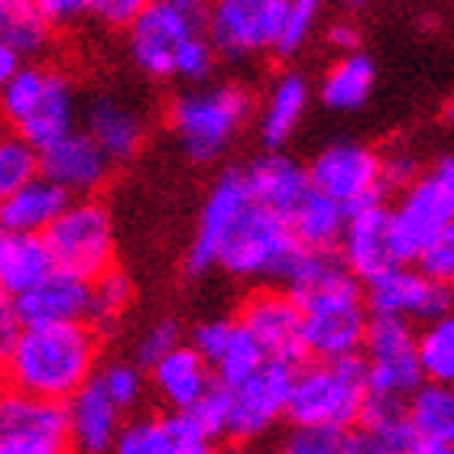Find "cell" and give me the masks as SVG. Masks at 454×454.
<instances>
[{
    "label": "cell",
    "mask_w": 454,
    "mask_h": 454,
    "mask_svg": "<svg viewBox=\"0 0 454 454\" xmlns=\"http://www.w3.org/2000/svg\"><path fill=\"white\" fill-rule=\"evenodd\" d=\"M344 256L332 250H302L286 276V289L302 309L305 350L318 360L350 357L367 338V293Z\"/></svg>",
    "instance_id": "obj_1"
},
{
    "label": "cell",
    "mask_w": 454,
    "mask_h": 454,
    "mask_svg": "<svg viewBox=\"0 0 454 454\" xmlns=\"http://www.w3.org/2000/svg\"><path fill=\"white\" fill-rule=\"evenodd\" d=\"M127 56L150 82H208L218 62L208 0H150L127 29Z\"/></svg>",
    "instance_id": "obj_2"
},
{
    "label": "cell",
    "mask_w": 454,
    "mask_h": 454,
    "mask_svg": "<svg viewBox=\"0 0 454 454\" xmlns=\"http://www.w3.org/2000/svg\"><path fill=\"white\" fill-rule=\"evenodd\" d=\"M98 338L85 322L23 325L4 348V380L10 389L46 399H68L95 377Z\"/></svg>",
    "instance_id": "obj_3"
},
{
    "label": "cell",
    "mask_w": 454,
    "mask_h": 454,
    "mask_svg": "<svg viewBox=\"0 0 454 454\" xmlns=\"http://www.w3.org/2000/svg\"><path fill=\"white\" fill-rule=\"evenodd\" d=\"M254 114V98L237 82H221V85L189 88L172 98L166 123L179 153L192 166H211L218 162L231 146L237 133Z\"/></svg>",
    "instance_id": "obj_4"
},
{
    "label": "cell",
    "mask_w": 454,
    "mask_h": 454,
    "mask_svg": "<svg viewBox=\"0 0 454 454\" xmlns=\"http://www.w3.org/2000/svg\"><path fill=\"white\" fill-rule=\"evenodd\" d=\"M4 121L17 137L46 150L49 143L75 130L78 95L72 78L52 66H23L10 75L0 91Z\"/></svg>",
    "instance_id": "obj_5"
},
{
    "label": "cell",
    "mask_w": 454,
    "mask_h": 454,
    "mask_svg": "<svg viewBox=\"0 0 454 454\" xmlns=\"http://www.w3.org/2000/svg\"><path fill=\"white\" fill-rule=\"evenodd\" d=\"M367 393V360H360L357 354L318 360L312 367L295 370L286 419L293 426L354 428L364 412Z\"/></svg>",
    "instance_id": "obj_6"
},
{
    "label": "cell",
    "mask_w": 454,
    "mask_h": 454,
    "mask_svg": "<svg viewBox=\"0 0 454 454\" xmlns=\"http://www.w3.org/2000/svg\"><path fill=\"white\" fill-rule=\"evenodd\" d=\"M302 250L305 247L295 237L293 221L254 201L224 244L218 270L240 283H286Z\"/></svg>",
    "instance_id": "obj_7"
},
{
    "label": "cell",
    "mask_w": 454,
    "mask_h": 454,
    "mask_svg": "<svg viewBox=\"0 0 454 454\" xmlns=\"http://www.w3.org/2000/svg\"><path fill=\"white\" fill-rule=\"evenodd\" d=\"M293 0H208V33L224 62H250L283 43Z\"/></svg>",
    "instance_id": "obj_8"
},
{
    "label": "cell",
    "mask_w": 454,
    "mask_h": 454,
    "mask_svg": "<svg viewBox=\"0 0 454 454\" xmlns=\"http://www.w3.org/2000/svg\"><path fill=\"white\" fill-rule=\"evenodd\" d=\"M46 244L56 256L59 270L98 279L107 273L117 254L111 211L95 199L68 201V208L49 224Z\"/></svg>",
    "instance_id": "obj_9"
},
{
    "label": "cell",
    "mask_w": 454,
    "mask_h": 454,
    "mask_svg": "<svg viewBox=\"0 0 454 454\" xmlns=\"http://www.w3.org/2000/svg\"><path fill=\"white\" fill-rule=\"evenodd\" d=\"M295 383V364L289 360L266 357V364L237 387H227L231 393V419H227V438L234 445L260 442L266 432H273L276 422L289 412V396Z\"/></svg>",
    "instance_id": "obj_10"
},
{
    "label": "cell",
    "mask_w": 454,
    "mask_h": 454,
    "mask_svg": "<svg viewBox=\"0 0 454 454\" xmlns=\"http://www.w3.org/2000/svg\"><path fill=\"white\" fill-rule=\"evenodd\" d=\"M367 387L380 396L409 399L422 387V364H419V334L409 318L399 315H373L367 325Z\"/></svg>",
    "instance_id": "obj_11"
},
{
    "label": "cell",
    "mask_w": 454,
    "mask_h": 454,
    "mask_svg": "<svg viewBox=\"0 0 454 454\" xmlns=\"http://www.w3.org/2000/svg\"><path fill=\"white\" fill-rule=\"evenodd\" d=\"M254 205L250 192H247L244 169H224L218 179L211 182L208 195L199 208V224H195V237H192L182 270L189 279H205L215 273L224 254V244L234 234L237 221L244 218V211Z\"/></svg>",
    "instance_id": "obj_12"
},
{
    "label": "cell",
    "mask_w": 454,
    "mask_h": 454,
    "mask_svg": "<svg viewBox=\"0 0 454 454\" xmlns=\"http://www.w3.org/2000/svg\"><path fill=\"white\" fill-rule=\"evenodd\" d=\"M72 445V416L62 399L10 389L0 403V454H62Z\"/></svg>",
    "instance_id": "obj_13"
},
{
    "label": "cell",
    "mask_w": 454,
    "mask_h": 454,
    "mask_svg": "<svg viewBox=\"0 0 454 454\" xmlns=\"http://www.w3.org/2000/svg\"><path fill=\"white\" fill-rule=\"evenodd\" d=\"M454 224V192L442 176L426 172L406 185L393 208V250L399 263H416L422 250Z\"/></svg>",
    "instance_id": "obj_14"
},
{
    "label": "cell",
    "mask_w": 454,
    "mask_h": 454,
    "mask_svg": "<svg viewBox=\"0 0 454 454\" xmlns=\"http://www.w3.org/2000/svg\"><path fill=\"white\" fill-rule=\"evenodd\" d=\"M312 185L325 195L344 201L348 211L370 205L387 189L383 182V156L360 143H332L309 166Z\"/></svg>",
    "instance_id": "obj_15"
},
{
    "label": "cell",
    "mask_w": 454,
    "mask_h": 454,
    "mask_svg": "<svg viewBox=\"0 0 454 454\" xmlns=\"http://www.w3.org/2000/svg\"><path fill=\"white\" fill-rule=\"evenodd\" d=\"M451 283H442L426 270L396 263L367 283L370 315H399L409 322H435L451 312Z\"/></svg>",
    "instance_id": "obj_16"
},
{
    "label": "cell",
    "mask_w": 454,
    "mask_h": 454,
    "mask_svg": "<svg viewBox=\"0 0 454 454\" xmlns=\"http://www.w3.org/2000/svg\"><path fill=\"white\" fill-rule=\"evenodd\" d=\"M43 153V176L59 182L72 199H91L98 189H105V182L111 179V169L117 162L107 156L91 133L68 130L66 137H59L56 143H49Z\"/></svg>",
    "instance_id": "obj_17"
},
{
    "label": "cell",
    "mask_w": 454,
    "mask_h": 454,
    "mask_svg": "<svg viewBox=\"0 0 454 454\" xmlns=\"http://www.w3.org/2000/svg\"><path fill=\"white\" fill-rule=\"evenodd\" d=\"M240 322L266 350V357L299 360L309 354L302 334V309L289 293H256L240 309Z\"/></svg>",
    "instance_id": "obj_18"
},
{
    "label": "cell",
    "mask_w": 454,
    "mask_h": 454,
    "mask_svg": "<svg viewBox=\"0 0 454 454\" xmlns=\"http://www.w3.org/2000/svg\"><path fill=\"white\" fill-rule=\"evenodd\" d=\"M91 295L95 279H85L68 270H56L39 286L10 299V309L20 325H59V322H88L91 318Z\"/></svg>",
    "instance_id": "obj_19"
},
{
    "label": "cell",
    "mask_w": 454,
    "mask_h": 454,
    "mask_svg": "<svg viewBox=\"0 0 454 454\" xmlns=\"http://www.w3.org/2000/svg\"><path fill=\"white\" fill-rule=\"evenodd\" d=\"M117 454H208L211 438L192 412L169 409L162 416H143L123 422Z\"/></svg>",
    "instance_id": "obj_20"
},
{
    "label": "cell",
    "mask_w": 454,
    "mask_h": 454,
    "mask_svg": "<svg viewBox=\"0 0 454 454\" xmlns=\"http://www.w3.org/2000/svg\"><path fill=\"white\" fill-rule=\"evenodd\" d=\"M340 256L364 283L399 263L393 250V211L383 208L380 199L350 211L348 231L340 237Z\"/></svg>",
    "instance_id": "obj_21"
},
{
    "label": "cell",
    "mask_w": 454,
    "mask_h": 454,
    "mask_svg": "<svg viewBox=\"0 0 454 454\" xmlns=\"http://www.w3.org/2000/svg\"><path fill=\"white\" fill-rule=\"evenodd\" d=\"M82 123L117 166L137 160L146 143V123H143L140 107L114 91H98L88 98Z\"/></svg>",
    "instance_id": "obj_22"
},
{
    "label": "cell",
    "mask_w": 454,
    "mask_h": 454,
    "mask_svg": "<svg viewBox=\"0 0 454 454\" xmlns=\"http://www.w3.org/2000/svg\"><path fill=\"white\" fill-rule=\"evenodd\" d=\"M150 383L162 406L189 412L218 383V377H215V367L205 360V354L195 344H179V348H172L166 357L153 364Z\"/></svg>",
    "instance_id": "obj_23"
},
{
    "label": "cell",
    "mask_w": 454,
    "mask_h": 454,
    "mask_svg": "<svg viewBox=\"0 0 454 454\" xmlns=\"http://www.w3.org/2000/svg\"><path fill=\"white\" fill-rule=\"evenodd\" d=\"M244 182L256 205H263V208L276 211V215H286V218L299 208L305 192L312 189L309 169H302L299 162L283 156L279 150H266L263 156L247 162Z\"/></svg>",
    "instance_id": "obj_24"
},
{
    "label": "cell",
    "mask_w": 454,
    "mask_h": 454,
    "mask_svg": "<svg viewBox=\"0 0 454 454\" xmlns=\"http://www.w3.org/2000/svg\"><path fill=\"white\" fill-rule=\"evenodd\" d=\"M68 416H72V445L85 454H105L117 445L127 412L107 396V389L95 373L68 399Z\"/></svg>",
    "instance_id": "obj_25"
},
{
    "label": "cell",
    "mask_w": 454,
    "mask_h": 454,
    "mask_svg": "<svg viewBox=\"0 0 454 454\" xmlns=\"http://www.w3.org/2000/svg\"><path fill=\"white\" fill-rule=\"evenodd\" d=\"M56 270L59 263L43 234H27V231L0 234V293L7 299L23 295Z\"/></svg>",
    "instance_id": "obj_26"
},
{
    "label": "cell",
    "mask_w": 454,
    "mask_h": 454,
    "mask_svg": "<svg viewBox=\"0 0 454 454\" xmlns=\"http://www.w3.org/2000/svg\"><path fill=\"white\" fill-rule=\"evenodd\" d=\"M68 195L59 182L49 176H36L33 182L7 192L0 201V227L4 231H27V234H46L49 224L68 208Z\"/></svg>",
    "instance_id": "obj_27"
},
{
    "label": "cell",
    "mask_w": 454,
    "mask_h": 454,
    "mask_svg": "<svg viewBox=\"0 0 454 454\" xmlns=\"http://www.w3.org/2000/svg\"><path fill=\"white\" fill-rule=\"evenodd\" d=\"M409 422L416 428L419 454H454V387L432 383L409 396Z\"/></svg>",
    "instance_id": "obj_28"
},
{
    "label": "cell",
    "mask_w": 454,
    "mask_h": 454,
    "mask_svg": "<svg viewBox=\"0 0 454 454\" xmlns=\"http://www.w3.org/2000/svg\"><path fill=\"white\" fill-rule=\"evenodd\" d=\"M309 111V78L302 72H283L276 78L260 107V140L266 150H283L299 130Z\"/></svg>",
    "instance_id": "obj_29"
},
{
    "label": "cell",
    "mask_w": 454,
    "mask_h": 454,
    "mask_svg": "<svg viewBox=\"0 0 454 454\" xmlns=\"http://www.w3.org/2000/svg\"><path fill=\"white\" fill-rule=\"evenodd\" d=\"M350 211L344 201L325 195L322 189H309L305 199L299 201V208L289 215L295 237L302 240L305 250H334L340 244V237L348 231Z\"/></svg>",
    "instance_id": "obj_30"
},
{
    "label": "cell",
    "mask_w": 454,
    "mask_h": 454,
    "mask_svg": "<svg viewBox=\"0 0 454 454\" xmlns=\"http://www.w3.org/2000/svg\"><path fill=\"white\" fill-rule=\"evenodd\" d=\"M373 82H377L373 59L364 56L360 49L357 52H344L322 78V105L338 114L357 111V107L367 105Z\"/></svg>",
    "instance_id": "obj_31"
},
{
    "label": "cell",
    "mask_w": 454,
    "mask_h": 454,
    "mask_svg": "<svg viewBox=\"0 0 454 454\" xmlns=\"http://www.w3.org/2000/svg\"><path fill=\"white\" fill-rule=\"evenodd\" d=\"M52 23L36 0H0V43L23 59H39L49 49Z\"/></svg>",
    "instance_id": "obj_32"
},
{
    "label": "cell",
    "mask_w": 454,
    "mask_h": 454,
    "mask_svg": "<svg viewBox=\"0 0 454 454\" xmlns=\"http://www.w3.org/2000/svg\"><path fill=\"white\" fill-rule=\"evenodd\" d=\"M419 364L426 380L454 387V312L426 322L419 334Z\"/></svg>",
    "instance_id": "obj_33"
},
{
    "label": "cell",
    "mask_w": 454,
    "mask_h": 454,
    "mask_svg": "<svg viewBox=\"0 0 454 454\" xmlns=\"http://www.w3.org/2000/svg\"><path fill=\"white\" fill-rule=\"evenodd\" d=\"M133 302V283L130 276H123L121 270H107L95 279V295H91V318L88 325L95 332H111L114 325L121 322L123 312Z\"/></svg>",
    "instance_id": "obj_34"
},
{
    "label": "cell",
    "mask_w": 454,
    "mask_h": 454,
    "mask_svg": "<svg viewBox=\"0 0 454 454\" xmlns=\"http://www.w3.org/2000/svg\"><path fill=\"white\" fill-rule=\"evenodd\" d=\"M263 364H266V350L260 348V340L247 332L244 322H237L234 338H231L227 350L221 354L218 364H215V377H218L221 387H237L240 380L256 373Z\"/></svg>",
    "instance_id": "obj_35"
},
{
    "label": "cell",
    "mask_w": 454,
    "mask_h": 454,
    "mask_svg": "<svg viewBox=\"0 0 454 454\" xmlns=\"http://www.w3.org/2000/svg\"><path fill=\"white\" fill-rule=\"evenodd\" d=\"M36 176H43V153H39V146H33L17 133L0 143V195L27 185Z\"/></svg>",
    "instance_id": "obj_36"
},
{
    "label": "cell",
    "mask_w": 454,
    "mask_h": 454,
    "mask_svg": "<svg viewBox=\"0 0 454 454\" xmlns=\"http://www.w3.org/2000/svg\"><path fill=\"white\" fill-rule=\"evenodd\" d=\"M350 428L334 426H293L286 435V454H348Z\"/></svg>",
    "instance_id": "obj_37"
},
{
    "label": "cell",
    "mask_w": 454,
    "mask_h": 454,
    "mask_svg": "<svg viewBox=\"0 0 454 454\" xmlns=\"http://www.w3.org/2000/svg\"><path fill=\"white\" fill-rule=\"evenodd\" d=\"M98 380H101V387L107 389V396L123 409V412H133V409L140 406L143 399V377H140V364L133 360H111L105 367L98 370Z\"/></svg>",
    "instance_id": "obj_38"
},
{
    "label": "cell",
    "mask_w": 454,
    "mask_h": 454,
    "mask_svg": "<svg viewBox=\"0 0 454 454\" xmlns=\"http://www.w3.org/2000/svg\"><path fill=\"white\" fill-rule=\"evenodd\" d=\"M182 344V328L176 318H160L153 322L146 332L137 338V348H133V360L140 364L143 370H150L160 357H166L172 348Z\"/></svg>",
    "instance_id": "obj_39"
},
{
    "label": "cell",
    "mask_w": 454,
    "mask_h": 454,
    "mask_svg": "<svg viewBox=\"0 0 454 454\" xmlns=\"http://www.w3.org/2000/svg\"><path fill=\"white\" fill-rule=\"evenodd\" d=\"M192 416L199 419V426L208 432L211 442H221V438H227V419H231V393H227V387H221V383H215V387L205 393V396L195 403V406L189 409Z\"/></svg>",
    "instance_id": "obj_40"
},
{
    "label": "cell",
    "mask_w": 454,
    "mask_h": 454,
    "mask_svg": "<svg viewBox=\"0 0 454 454\" xmlns=\"http://www.w3.org/2000/svg\"><path fill=\"white\" fill-rule=\"evenodd\" d=\"M322 4L325 0H293V13H289V23H286L283 43L276 49V56L289 59L305 46V39L312 36L315 17H318Z\"/></svg>",
    "instance_id": "obj_41"
},
{
    "label": "cell",
    "mask_w": 454,
    "mask_h": 454,
    "mask_svg": "<svg viewBox=\"0 0 454 454\" xmlns=\"http://www.w3.org/2000/svg\"><path fill=\"white\" fill-rule=\"evenodd\" d=\"M150 0H88V17L105 29H130Z\"/></svg>",
    "instance_id": "obj_42"
},
{
    "label": "cell",
    "mask_w": 454,
    "mask_h": 454,
    "mask_svg": "<svg viewBox=\"0 0 454 454\" xmlns=\"http://www.w3.org/2000/svg\"><path fill=\"white\" fill-rule=\"evenodd\" d=\"M419 270H426L428 276H435L442 283H454V224L432 240L416 260Z\"/></svg>",
    "instance_id": "obj_43"
},
{
    "label": "cell",
    "mask_w": 454,
    "mask_h": 454,
    "mask_svg": "<svg viewBox=\"0 0 454 454\" xmlns=\"http://www.w3.org/2000/svg\"><path fill=\"white\" fill-rule=\"evenodd\" d=\"M234 328H237V322H227V318L199 322L192 328V344H195V348L205 354V360L215 367L221 360V354L227 350V344H231V338H234Z\"/></svg>",
    "instance_id": "obj_44"
},
{
    "label": "cell",
    "mask_w": 454,
    "mask_h": 454,
    "mask_svg": "<svg viewBox=\"0 0 454 454\" xmlns=\"http://www.w3.org/2000/svg\"><path fill=\"white\" fill-rule=\"evenodd\" d=\"M416 179H419V162L412 153L393 150L383 156V182H387V189H406Z\"/></svg>",
    "instance_id": "obj_45"
},
{
    "label": "cell",
    "mask_w": 454,
    "mask_h": 454,
    "mask_svg": "<svg viewBox=\"0 0 454 454\" xmlns=\"http://www.w3.org/2000/svg\"><path fill=\"white\" fill-rule=\"evenodd\" d=\"M36 4L46 13L49 23L59 29L75 27L78 20L88 17V0H36Z\"/></svg>",
    "instance_id": "obj_46"
},
{
    "label": "cell",
    "mask_w": 454,
    "mask_h": 454,
    "mask_svg": "<svg viewBox=\"0 0 454 454\" xmlns=\"http://www.w3.org/2000/svg\"><path fill=\"white\" fill-rule=\"evenodd\" d=\"M328 46L338 52V56H344V52H357L360 49V33L354 23H334L332 29H328Z\"/></svg>",
    "instance_id": "obj_47"
},
{
    "label": "cell",
    "mask_w": 454,
    "mask_h": 454,
    "mask_svg": "<svg viewBox=\"0 0 454 454\" xmlns=\"http://www.w3.org/2000/svg\"><path fill=\"white\" fill-rule=\"evenodd\" d=\"M20 68H23V56H20L17 49H10L0 43V82H7L10 75H17Z\"/></svg>",
    "instance_id": "obj_48"
},
{
    "label": "cell",
    "mask_w": 454,
    "mask_h": 454,
    "mask_svg": "<svg viewBox=\"0 0 454 454\" xmlns=\"http://www.w3.org/2000/svg\"><path fill=\"white\" fill-rule=\"evenodd\" d=\"M432 172L435 176H442V182H445L448 189L454 192V153H448V156H442V160L432 166Z\"/></svg>",
    "instance_id": "obj_49"
},
{
    "label": "cell",
    "mask_w": 454,
    "mask_h": 454,
    "mask_svg": "<svg viewBox=\"0 0 454 454\" xmlns=\"http://www.w3.org/2000/svg\"><path fill=\"white\" fill-rule=\"evenodd\" d=\"M445 121H448V123H454V95L445 101Z\"/></svg>",
    "instance_id": "obj_50"
},
{
    "label": "cell",
    "mask_w": 454,
    "mask_h": 454,
    "mask_svg": "<svg viewBox=\"0 0 454 454\" xmlns=\"http://www.w3.org/2000/svg\"><path fill=\"white\" fill-rule=\"evenodd\" d=\"M344 4H348V10H354V13H357V10H364L370 4V0H344Z\"/></svg>",
    "instance_id": "obj_51"
}]
</instances>
